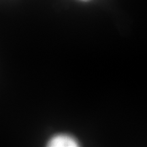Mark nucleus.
<instances>
[{
  "label": "nucleus",
  "instance_id": "nucleus-1",
  "mask_svg": "<svg viewBox=\"0 0 147 147\" xmlns=\"http://www.w3.org/2000/svg\"><path fill=\"white\" fill-rule=\"evenodd\" d=\"M79 144L73 137L67 135H57L51 139L48 143L49 147H76Z\"/></svg>",
  "mask_w": 147,
  "mask_h": 147
}]
</instances>
